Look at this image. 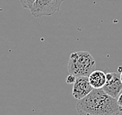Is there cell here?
I'll return each instance as SVG.
<instances>
[{
  "label": "cell",
  "instance_id": "cell-1",
  "mask_svg": "<svg viewBox=\"0 0 122 115\" xmlns=\"http://www.w3.org/2000/svg\"><path fill=\"white\" fill-rule=\"evenodd\" d=\"M79 115H119L122 107L117 99L107 94L102 89H93L76 104Z\"/></svg>",
  "mask_w": 122,
  "mask_h": 115
},
{
  "label": "cell",
  "instance_id": "cell-9",
  "mask_svg": "<svg viewBox=\"0 0 122 115\" xmlns=\"http://www.w3.org/2000/svg\"><path fill=\"white\" fill-rule=\"evenodd\" d=\"M117 101L118 105L120 106L121 107H122V93L119 94V96L117 98Z\"/></svg>",
  "mask_w": 122,
  "mask_h": 115
},
{
  "label": "cell",
  "instance_id": "cell-8",
  "mask_svg": "<svg viewBox=\"0 0 122 115\" xmlns=\"http://www.w3.org/2000/svg\"><path fill=\"white\" fill-rule=\"evenodd\" d=\"M76 79V75L70 74L69 75H68V77L66 78V82L68 84H73L74 82H75Z\"/></svg>",
  "mask_w": 122,
  "mask_h": 115
},
{
  "label": "cell",
  "instance_id": "cell-6",
  "mask_svg": "<svg viewBox=\"0 0 122 115\" xmlns=\"http://www.w3.org/2000/svg\"><path fill=\"white\" fill-rule=\"evenodd\" d=\"M93 89H102L106 83V73L101 70H94L88 76Z\"/></svg>",
  "mask_w": 122,
  "mask_h": 115
},
{
  "label": "cell",
  "instance_id": "cell-5",
  "mask_svg": "<svg viewBox=\"0 0 122 115\" xmlns=\"http://www.w3.org/2000/svg\"><path fill=\"white\" fill-rule=\"evenodd\" d=\"M93 90L90 85L88 76H79L76 77L72 87V96L76 100L84 98Z\"/></svg>",
  "mask_w": 122,
  "mask_h": 115
},
{
  "label": "cell",
  "instance_id": "cell-4",
  "mask_svg": "<svg viewBox=\"0 0 122 115\" xmlns=\"http://www.w3.org/2000/svg\"><path fill=\"white\" fill-rule=\"evenodd\" d=\"M102 90L109 96L117 98L122 90L121 75L117 72H108L106 74V83Z\"/></svg>",
  "mask_w": 122,
  "mask_h": 115
},
{
  "label": "cell",
  "instance_id": "cell-3",
  "mask_svg": "<svg viewBox=\"0 0 122 115\" xmlns=\"http://www.w3.org/2000/svg\"><path fill=\"white\" fill-rule=\"evenodd\" d=\"M65 0H35L30 9L32 16L39 18L44 16H52L59 12Z\"/></svg>",
  "mask_w": 122,
  "mask_h": 115
},
{
  "label": "cell",
  "instance_id": "cell-10",
  "mask_svg": "<svg viewBox=\"0 0 122 115\" xmlns=\"http://www.w3.org/2000/svg\"><path fill=\"white\" fill-rule=\"evenodd\" d=\"M121 82H122V69H121Z\"/></svg>",
  "mask_w": 122,
  "mask_h": 115
},
{
  "label": "cell",
  "instance_id": "cell-2",
  "mask_svg": "<svg viewBox=\"0 0 122 115\" xmlns=\"http://www.w3.org/2000/svg\"><path fill=\"white\" fill-rule=\"evenodd\" d=\"M96 69V61L90 53L79 51L70 55L68 70L70 74L79 76H89Z\"/></svg>",
  "mask_w": 122,
  "mask_h": 115
},
{
  "label": "cell",
  "instance_id": "cell-7",
  "mask_svg": "<svg viewBox=\"0 0 122 115\" xmlns=\"http://www.w3.org/2000/svg\"><path fill=\"white\" fill-rule=\"evenodd\" d=\"M19 1L23 8L30 10L33 4H34V2H35V0H19Z\"/></svg>",
  "mask_w": 122,
  "mask_h": 115
}]
</instances>
